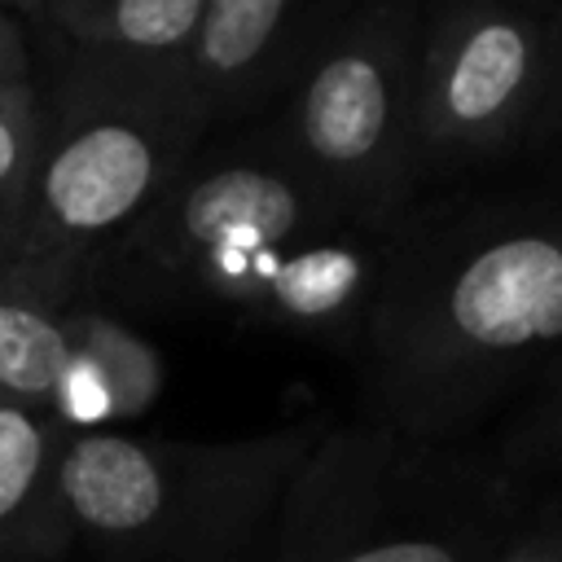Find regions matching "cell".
<instances>
[{"label": "cell", "mask_w": 562, "mask_h": 562, "mask_svg": "<svg viewBox=\"0 0 562 562\" xmlns=\"http://www.w3.org/2000/svg\"><path fill=\"white\" fill-rule=\"evenodd\" d=\"M184 127L171 105L140 97L75 101L40 149L9 263L53 272L110 246L171 184Z\"/></svg>", "instance_id": "cell-1"}, {"label": "cell", "mask_w": 562, "mask_h": 562, "mask_svg": "<svg viewBox=\"0 0 562 562\" xmlns=\"http://www.w3.org/2000/svg\"><path fill=\"white\" fill-rule=\"evenodd\" d=\"M536 75V31L505 9H465L430 44L422 123L430 140L501 136Z\"/></svg>", "instance_id": "cell-2"}, {"label": "cell", "mask_w": 562, "mask_h": 562, "mask_svg": "<svg viewBox=\"0 0 562 562\" xmlns=\"http://www.w3.org/2000/svg\"><path fill=\"white\" fill-rule=\"evenodd\" d=\"M439 329L457 351L514 356L562 338V241L544 233L501 237L457 268L439 303Z\"/></svg>", "instance_id": "cell-3"}, {"label": "cell", "mask_w": 562, "mask_h": 562, "mask_svg": "<svg viewBox=\"0 0 562 562\" xmlns=\"http://www.w3.org/2000/svg\"><path fill=\"white\" fill-rule=\"evenodd\" d=\"M404 75L382 40L356 35L325 53L299 92V145L307 158L347 184H369L395 149Z\"/></svg>", "instance_id": "cell-4"}, {"label": "cell", "mask_w": 562, "mask_h": 562, "mask_svg": "<svg viewBox=\"0 0 562 562\" xmlns=\"http://www.w3.org/2000/svg\"><path fill=\"white\" fill-rule=\"evenodd\" d=\"M312 198L277 167L228 162L184 189L167 206L171 246L184 255H211L220 263L263 259L312 224Z\"/></svg>", "instance_id": "cell-5"}, {"label": "cell", "mask_w": 562, "mask_h": 562, "mask_svg": "<svg viewBox=\"0 0 562 562\" xmlns=\"http://www.w3.org/2000/svg\"><path fill=\"white\" fill-rule=\"evenodd\" d=\"M53 492L88 536L140 540L171 514V465L140 439L83 430L57 448Z\"/></svg>", "instance_id": "cell-6"}, {"label": "cell", "mask_w": 562, "mask_h": 562, "mask_svg": "<svg viewBox=\"0 0 562 562\" xmlns=\"http://www.w3.org/2000/svg\"><path fill=\"white\" fill-rule=\"evenodd\" d=\"M299 0H206L189 44V79L206 97L255 83L277 48Z\"/></svg>", "instance_id": "cell-7"}, {"label": "cell", "mask_w": 562, "mask_h": 562, "mask_svg": "<svg viewBox=\"0 0 562 562\" xmlns=\"http://www.w3.org/2000/svg\"><path fill=\"white\" fill-rule=\"evenodd\" d=\"M70 334V373L61 386V404L70 417H105V413H136L158 391L154 356L114 329L110 321H79L66 325Z\"/></svg>", "instance_id": "cell-8"}, {"label": "cell", "mask_w": 562, "mask_h": 562, "mask_svg": "<svg viewBox=\"0 0 562 562\" xmlns=\"http://www.w3.org/2000/svg\"><path fill=\"white\" fill-rule=\"evenodd\" d=\"M83 44L119 57H167L193 44L206 0H48Z\"/></svg>", "instance_id": "cell-9"}, {"label": "cell", "mask_w": 562, "mask_h": 562, "mask_svg": "<svg viewBox=\"0 0 562 562\" xmlns=\"http://www.w3.org/2000/svg\"><path fill=\"white\" fill-rule=\"evenodd\" d=\"M70 373V334L44 307L0 299V404L57 408Z\"/></svg>", "instance_id": "cell-10"}, {"label": "cell", "mask_w": 562, "mask_h": 562, "mask_svg": "<svg viewBox=\"0 0 562 562\" xmlns=\"http://www.w3.org/2000/svg\"><path fill=\"white\" fill-rule=\"evenodd\" d=\"M57 465V426L48 413L0 404V531L13 527L53 479Z\"/></svg>", "instance_id": "cell-11"}, {"label": "cell", "mask_w": 562, "mask_h": 562, "mask_svg": "<svg viewBox=\"0 0 562 562\" xmlns=\"http://www.w3.org/2000/svg\"><path fill=\"white\" fill-rule=\"evenodd\" d=\"M40 149H44L40 101L26 79H13L0 88V259L9 255L13 233L22 224Z\"/></svg>", "instance_id": "cell-12"}, {"label": "cell", "mask_w": 562, "mask_h": 562, "mask_svg": "<svg viewBox=\"0 0 562 562\" xmlns=\"http://www.w3.org/2000/svg\"><path fill=\"white\" fill-rule=\"evenodd\" d=\"M360 277H364L360 255L342 246H316L285 259L268 281H272V299L290 316H329L351 299Z\"/></svg>", "instance_id": "cell-13"}, {"label": "cell", "mask_w": 562, "mask_h": 562, "mask_svg": "<svg viewBox=\"0 0 562 562\" xmlns=\"http://www.w3.org/2000/svg\"><path fill=\"white\" fill-rule=\"evenodd\" d=\"M342 562H457V553L443 540H422V536H404V540H382L369 544Z\"/></svg>", "instance_id": "cell-14"}, {"label": "cell", "mask_w": 562, "mask_h": 562, "mask_svg": "<svg viewBox=\"0 0 562 562\" xmlns=\"http://www.w3.org/2000/svg\"><path fill=\"white\" fill-rule=\"evenodd\" d=\"M13 79H26V48H22V31L9 18H0V88Z\"/></svg>", "instance_id": "cell-15"}, {"label": "cell", "mask_w": 562, "mask_h": 562, "mask_svg": "<svg viewBox=\"0 0 562 562\" xmlns=\"http://www.w3.org/2000/svg\"><path fill=\"white\" fill-rule=\"evenodd\" d=\"M0 4H35V0H0Z\"/></svg>", "instance_id": "cell-16"}]
</instances>
